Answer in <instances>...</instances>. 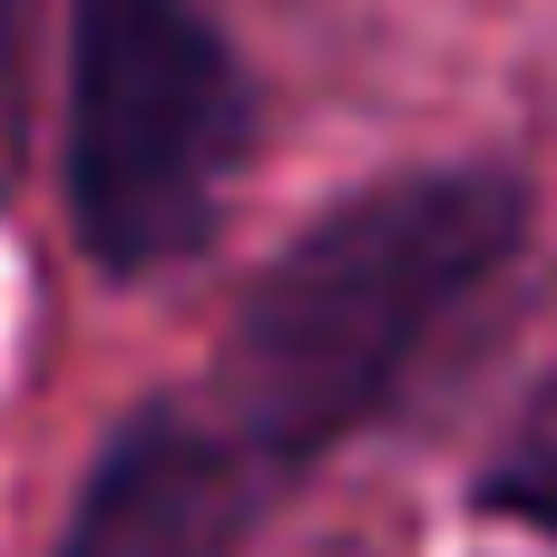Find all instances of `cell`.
<instances>
[{
	"label": "cell",
	"instance_id": "cell-1",
	"mask_svg": "<svg viewBox=\"0 0 557 557\" xmlns=\"http://www.w3.org/2000/svg\"><path fill=\"white\" fill-rule=\"evenodd\" d=\"M529 235V186L509 166H421L313 215L235 304L206 401L294 480L352 441L450 313L509 274Z\"/></svg>",
	"mask_w": 557,
	"mask_h": 557
},
{
	"label": "cell",
	"instance_id": "cell-2",
	"mask_svg": "<svg viewBox=\"0 0 557 557\" xmlns=\"http://www.w3.org/2000/svg\"><path fill=\"white\" fill-rule=\"evenodd\" d=\"M245 137V69L196 0H69V215L108 274L186 264Z\"/></svg>",
	"mask_w": 557,
	"mask_h": 557
},
{
	"label": "cell",
	"instance_id": "cell-3",
	"mask_svg": "<svg viewBox=\"0 0 557 557\" xmlns=\"http://www.w3.org/2000/svg\"><path fill=\"white\" fill-rule=\"evenodd\" d=\"M284 470L206 401H147L98 450L59 557H245Z\"/></svg>",
	"mask_w": 557,
	"mask_h": 557
},
{
	"label": "cell",
	"instance_id": "cell-4",
	"mask_svg": "<svg viewBox=\"0 0 557 557\" xmlns=\"http://www.w3.org/2000/svg\"><path fill=\"white\" fill-rule=\"evenodd\" d=\"M480 509H499V519H519V529L557 539V382L519 411L509 450L480 470Z\"/></svg>",
	"mask_w": 557,
	"mask_h": 557
}]
</instances>
